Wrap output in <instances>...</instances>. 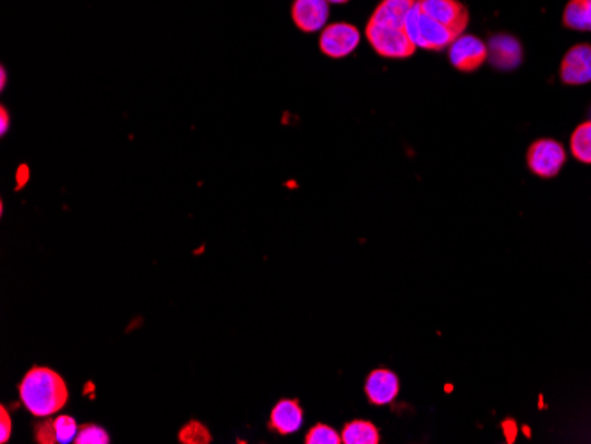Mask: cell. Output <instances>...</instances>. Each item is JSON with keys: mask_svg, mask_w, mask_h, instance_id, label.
<instances>
[{"mask_svg": "<svg viewBox=\"0 0 591 444\" xmlns=\"http://www.w3.org/2000/svg\"><path fill=\"white\" fill-rule=\"evenodd\" d=\"M328 2H330V4H346L349 0H328Z\"/></svg>", "mask_w": 591, "mask_h": 444, "instance_id": "cell-25", "label": "cell"}, {"mask_svg": "<svg viewBox=\"0 0 591 444\" xmlns=\"http://www.w3.org/2000/svg\"><path fill=\"white\" fill-rule=\"evenodd\" d=\"M9 130V114L6 107L0 108V135H6Z\"/></svg>", "mask_w": 591, "mask_h": 444, "instance_id": "cell-23", "label": "cell"}, {"mask_svg": "<svg viewBox=\"0 0 591 444\" xmlns=\"http://www.w3.org/2000/svg\"><path fill=\"white\" fill-rule=\"evenodd\" d=\"M399 377L388 368H376L365 381V395L374 406H388L399 395Z\"/></svg>", "mask_w": 591, "mask_h": 444, "instance_id": "cell-11", "label": "cell"}, {"mask_svg": "<svg viewBox=\"0 0 591 444\" xmlns=\"http://www.w3.org/2000/svg\"><path fill=\"white\" fill-rule=\"evenodd\" d=\"M416 2L418 0H381L370 18L379 22L406 23L407 15L415 8Z\"/></svg>", "mask_w": 591, "mask_h": 444, "instance_id": "cell-14", "label": "cell"}, {"mask_svg": "<svg viewBox=\"0 0 591 444\" xmlns=\"http://www.w3.org/2000/svg\"><path fill=\"white\" fill-rule=\"evenodd\" d=\"M307 444H340L342 443V436L337 434V430L331 429L330 425H315L314 429H310L307 437H305Z\"/></svg>", "mask_w": 591, "mask_h": 444, "instance_id": "cell-18", "label": "cell"}, {"mask_svg": "<svg viewBox=\"0 0 591 444\" xmlns=\"http://www.w3.org/2000/svg\"><path fill=\"white\" fill-rule=\"evenodd\" d=\"M563 25L572 31L591 32V0H568Z\"/></svg>", "mask_w": 591, "mask_h": 444, "instance_id": "cell-13", "label": "cell"}, {"mask_svg": "<svg viewBox=\"0 0 591 444\" xmlns=\"http://www.w3.org/2000/svg\"><path fill=\"white\" fill-rule=\"evenodd\" d=\"M406 31L416 48L429 50V52H441L459 38L448 27L425 15L422 9L418 8V2L407 15Z\"/></svg>", "mask_w": 591, "mask_h": 444, "instance_id": "cell-3", "label": "cell"}, {"mask_svg": "<svg viewBox=\"0 0 591 444\" xmlns=\"http://www.w3.org/2000/svg\"><path fill=\"white\" fill-rule=\"evenodd\" d=\"M34 439L39 444H59L57 443V430H55V420L50 416L45 418V422L38 423L34 427Z\"/></svg>", "mask_w": 591, "mask_h": 444, "instance_id": "cell-21", "label": "cell"}, {"mask_svg": "<svg viewBox=\"0 0 591 444\" xmlns=\"http://www.w3.org/2000/svg\"><path fill=\"white\" fill-rule=\"evenodd\" d=\"M487 50H489L487 61L491 62L494 68L510 71L521 66L522 55H524L521 41L510 34H494L487 43Z\"/></svg>", "mask_w": 591, "mask_h": 444, "instance_id": "cell-10", "label": "cell"}, {"mask_svg": "<svg viewBox=\"0 0 591 444\" xmlns=\"http://www.w3.org/2000/svg\"><path fill=\"white\" fill-rule=\"evenodd\" d=\"M55 430H57V443H75V437L78 434V425L71 416H66V414L57 416L55 418Z\"/></svg>", "mask_w": 591, "mask_h": 444, "instance_id": "cell-19", "label": "cell"}, {"mask_svg": "<svg viewBox=\"0 0 591 444\" xmlns=\"http://www.w3.org/2000/svg\"><path fill=\"white\" fill-rule=\"evenodd\" d=\"M563 84L584 85L591 82V45L579 43L568 50L560 66Z\"/></svg>", "mask_w": 591, "mask_h": 444, "instance_id": "cell-8", "label": "cell"}, {"mask_svg": "<svg viewBox=\"0 0 591 444\" xmlns=\"http://www.w3.org/2000/svg\"><path fill=\"white\" fill-rule=\"evenodd\" d=\"M18 393L25 409L36 418L54 416L70 400L68 384L61 374L48 367L31 368L18 386Z\"/></svg>", "mask_w": 591, "mask_h": 444, "instance_id": "cell-1", "label": "cell"}, {"mask_svg": "<svg viewBox=\"0 0 591 444\" xmlns=\"http://www.w3.org/2000/svg\"><path fill=\"white\" fill-rule=\"evenodd\" d=\"M77 444H108L110 437L107 432L98 427V425H84L78 429L77 437H75Z\"/></svg>", "mask_w": 591, "mask_h": 444, "instance_id": "cell-20", "label": "cell"}, {"mask_svg": "<svg viewBox=\"0 0 591 444\" xmlns=\"http://www.w3.org/2000/svg\"><path fill=\"white\" fill-rule=\"evenodd\" d=\"M570 151L576 160L591 165V121L579 124L570 137Z\"/></svg>", "mask_w": 591, "mask_h": 444, "instance_id": "cell-16", "label": "cell"}, {"mask_svg": "<svg viewBox=\"0 0 591 444\" xmlns=\"http://www.w3.org/2000/svg\"><path fill=\"white\" fill-rule=\"evenodd\" d=\"M418 8L457 36L468 29V8L459 0H418Z\"/></svg>", "mask_w": 591, "mask_h": 444, "instance_id": "cell-7", "label": "cell"}, {"mask_svg": "<svg viewBox=\"0 0 591 444\" xmlns=\"http://www.w3.org/2000/svg\"><path fill=\"white\" fill-rule=\"evenodd\" d=\"M292 22L301 32L323 31L330 18L328 0H294L291 8Z\"/></svg>", "mask_w": 591, "mask_h": 444, "instance_id": "cell-9", "label": "cell"}, {"mask_svg": "<svg viewBox=\"0 0 591 444\" xmlns=\"http://www.w3.org/2000/svg\"><path fill=\"white\" fill-rule=\"evenodd\" d=\"M303 425V409L298 400L284 399L278 402L271 411L269 418V429L277 432L280 436H291L298 432Z\"/></svg>", "mask_w": 591, "mask_h": 444, "instance_id": "cell-12", "label": "cell"}, {"mask_svg": "<svg viewBox=\"0 0 591 444\" xmlns=\"http://www.w3.org/2000/svg\"><path fill=\"white\" fill-rule=\"evenodd\" d=\"M448 59L453 68L462 73H473L489 59L487 43L471 34H461L448 46Z\"/></svg>", "mask_w": 591, "mask_h": 444, "instance_id": "cell-6", "label": "cell"}, {"mask_svg": "<svg viewBox=\"0 0 591 444\" xmlns=\"http://www.w3.org/2000/svg\"><path fill=\"white\" fill-rule=\"evenodd\" d=\"M365 36L374 52L386 59H407L418 50L407 36L406 23L379 22L370 18Z\"/></svg>", "mask_w": 591, "mask_h": 444, "instance_id": "cell-2", "label": "cell"}, {"mask_svg": "<svg viewBox=\"0 0 591 444\" xmlns=\"http://www.w3.org/2000/svg\"><path fill=\"white\" fill-rule=\"evenodd\" d=\"M11 434H13V422H11L8 409L2 406L0 407V443H8Z\"/></svg>", "mask_w": 591, "mask_h": 444, "instance_id": "cell-22", "label": "cell"}, {"mask_svg": "<svg viewBox=\"0 0 591 444\" xmlns=\"http://www.w3.org/2000/svg\"><path fill=\"white\" fill-rule=\"evenodd\" d=\"M179 443L183 444H209L211 443V432L200 422L186 423L183 429L179 430Z\"/></svg>", "mask_w": 591, "mask_h": 444, "instance_id": "cell-17", "label": "cell"}, {"mask_svg": "<svg viewBox=\"0 0 591 444\" xmlns=\"http://www.w3.org/2000/svg\"><path fill=\"white\" fill-rule=\"evenodd\" d=\"M6 78H8V75H6V69H0V87H2V89L6 87Z\"/></svg>", "mask_w": 591, "mask_h": 444, "instance_id": "cell-24", "label": "cell"}, {"mask_svg": "<svg viewBox=\"0 0 591 444\" xmlns=\"http://www.w3.org/2000/svg\"><path fill=\"white\" fill-rule=\"evenodd\" d=\"M360 39L361 34L358 27H354L351 23H331V25H326L321 32L319 48L324 55H328L331 59H344L358 48Z\"/></svg>", "mask_w": 591, "mask_h": 444, "instance_id": "cell-5", "label": "cell"}, {"mask_svg": "<svg viewBox=\"0 0 591 444\" xmlns=\"http://www.w3.org/2000/svg\"><path fill=\"white\" fill-rule=\"evenodd\" d=\"M340 436H342L344 444H379V439H381L376 425L365 422V420L346 423Z\"/></svg>", "mask_w": 591, "mask_h": 444, "instance_id": "cell-15", "label": "cell"}, {"mask_svg": "<svg viewBox=\"0 0 591 444\" xmlns=\"http://www.w3.org/2000/svg\"><path fill=\"white\" fill-rule=\"evenodd\" d=\"M526 161L535 176L551 179L558 176L563 169L567 161V151L553 138H542L531 144L526 154Z\"/></svg>", "mask_w": 591, "mask_h": 444, "instance_id": "cell-4", "label": "cell"}]
</instances>
